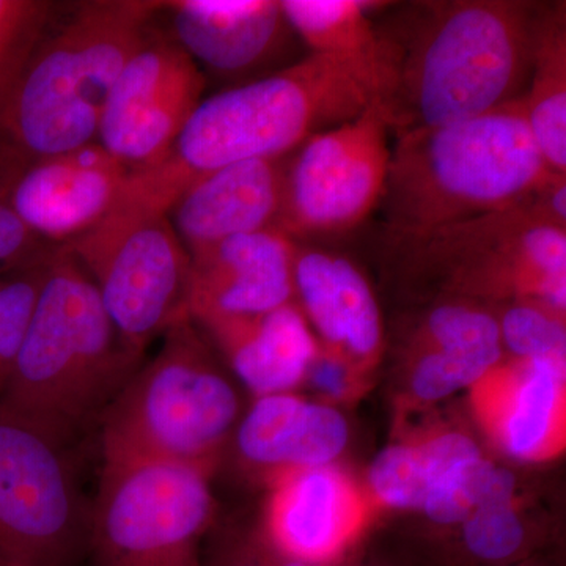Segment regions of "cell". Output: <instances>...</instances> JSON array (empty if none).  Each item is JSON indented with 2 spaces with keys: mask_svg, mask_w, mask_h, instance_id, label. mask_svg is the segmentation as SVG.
I'll return each mask as SVG.
<instances>
[{
  "mask_svg": "<svg viewBox=\"0 0 566 566\" xmlns=\"http://www.w3.org/2000/svg\"><path fill=\"white\" fill-rule=\"evenodd\" d=\"M538 9L527 0H417L375 21L390 133L468 120L523 96Z\"/></svg>",
  "mask_w": 566,
  "mask_h": 566,
  "instance_id": "1",
  "label": "cell"
},
{
  "mask_svg": "<svg viewBox=\"0 0 566 566\" xmlns=\"http://www.w3.org/2000/svg\"><path fill=\"white\" fill-rule=\"evenodd\" d=\"M378 84L353 63L307 57L200 102L172 150L142 181L172 207L197 178L230 164L292 155L305 140L363 114Z\"/></svg>",
  "mask_w": 566,
  "mask_h": 566,
  "instance_id": "2",
  "label": "cell"
},
{
  "mask_svg": "<svg viewBox=\"0 0 566 566\" xmlns=\"http://www.w3.org/2000/svg\"><path fill=\"white\" fill-rule=\"evenodd\" d=\"M395 137L381 200L389 244L516 207L551 174L521 96Z\"/></svg>",
  "mask_w": 566,
  "mask_h": 566,
  "instance_id": "3",
  "label": "cell"
},
{
  "mask_svg": "<svg viewBox=\"0 0 566 566\" xmlns=\"http://www.w3.org/2000/svg\"><path fill=\"white\" fill-rule=\"evenodd\" d=\"M142 363L144 354L123 342L92 279L59 245L0 406L69 449L98 423Z\"/></svg>",
  "mask_w": 566,
  "mask_h": 566,
  "instance_id": "4",
  "label": "cell"
},
{
  "mask_svg": "<svg viewBox=\"0 0 566 566\" xmlns=\"http://www.w3.org/2000/svg\"><path fill=\"white\" fill-rule=\"evenodd\" d=\"M161 2L92 0L41 36L0 107V147L24 161L96 142L112 88Z\"/></svg>",
  "mask_w": 566,
  "mask_h": 566,
  "instance_id": "5",
  "label": "cell"
},
{
  "mask_svg": "<svg viewBox=\"0 0 566 566\" xmlns=\"http://www.w3.org/2000/svg\"><path fill=\"white\" fill-rule=\"evenodd\" d=\"M240 411L232 381L186 319L163 335L156 356L99 417L103 461H167L210 474Z\"/></svg>",
  "mask_w": 566,
  "mask_h": 566,
  "instance_id": "6",
  "label": "cell"
},
{
  "mask_svg": "<svg viewBox=\"0 0 566 566\" xmlns=\"http://www.w3.org/2000/svg\"><path fill=\"white\" fill-rule=\"evenodd\" d=\"M62 248L92 279L115 329L134 352L144 354L156 337L191 319V255L169 210L133 180L98 226Z\"/></svg>",
  "mask_w": 566,
  "mask_h": 566,
  "instance_id": "7",
  "label": "cell"
},
{
  "mask_svg": "<svg viewBox=\"0 0 566 566\" xmlns=\"http://www.w3.org/2000/svg\"><path fill=\"white\" fill-rule=\"evenodd\" d=\"M389 248L409 273L446 292L535 301L565 315L566 229L539 219L526 200Z\"/></svg>",
  "mask_w": 566,
  "mask_h": 566,
  "instance_id": "8",
  "label": "cell"
},
{
  "mask_svg": "<svg viewBox=\"0 0 566 566\" xmlns=\"http://www.w3.org/2000/svg\"><path fill=\"white\" fill-rule=\"evenodd\" d=\"M208 475L167 461H103L88 531L95 566H205L199 545L214 516Z\"/></svg>",
  "mask_w": 566,
  "mask_h": 566,
  "instance_id": "9",
  "label": "cell"
},
{
  "mask_svg": "<svg viewBox=\"0 0 566 566\" xmlns=\"http://www.w3.org/2000/svg\"><path fill=\"white\" fill-rule=\"evenodd\" d=\"M91 506L66 447L0 406V560L73 565L88 549Z\"/></svg>",
  "mask_w": 566,
  "mask_h": 566,
  "instance_id": "10",
  "label": "cell"
},
{
  "mask_svg": "<svg viewBox=\"0 0 566 566\" xmlns=\"http://www.w3.org/2000/svg\"><path fill=\"white\" fill-rule=\"evenodd\" d=\"M389 134L386 112L375 99L353 120L305 140L286 161L275 229L296 241L359 227L385 196Z\"/></svg>",
  "mask_w": 566,
  "mask_h": 566,
  "instance_id": "11",
  "label": "cell"
},
{
  "mask_svg": "<svg viewBox=\"0 0 566 566\" xmlns=\"http://www.w3.org/2000/svg\"><path fill=\"white\" fill-rule=\"evenodd\" d=\"M205 87L202 70L172 39L148 33L112 88L96 144L132 172L159 166Z\"/></svg>",
  "mask_w": 566,
  "mask_h": 566,
  "instance_id": "12",
  "label": "cell"
},
{
  "mask_svg": "<svg viewBox=\"0 0 566 566\" xmlns=\"http://www.w3.org/2000/svg\"><path fill=\"white\" fill-rule=\"evenodd\" d=\"M132 174L92 142L22 166L7 203L41 240L69 244L120 203Z\"/></svg>",
  "mask_w": 566,
  "mask_h": 566,
  "instance_id": "13",
  "label": "cell"
},
{
  "mask_svg": "<svg viewBox=\"0 0 566 566\" xmlns=\"http://www.w3.org/2000/svg\"><path fill=\"white\" fill-rule=\"evenodd\" d=\"M494 464L461 433L419 446H394L371 463V490L394 509L423 512L436 524H461L482 499Z\"/></svg>",
  "mask_w": 566,
  "mask_h": 566,
  "instance_id": "14",
  "label": "cell"
},
{
  "mask_svg": "<svg viewBox=\"0 0 566 566\" xmlns=\"http://www.w3.org/2000/svg\"><path fill=\"white\" fill-rule=\"evenodd\" d=\"M172 40L197 65L241 77L277 62L294 35L281 0L161 2Z\"/></svg>",
  "mask_w": 566,
  "mask_h": 566,
  "instance_id": "15",
  "label": "cell"
},
{
  "mask_svg": "<svg viewBox=\"0 0 566 566\" xmlns=\"http://www.w3.org/2000/svg\"><path fill=\"white\" fill-rule=\"evenodd\" d=\"M296 241L271 227L189 252L191 308L260 315L292 303Z\"/></svg>",
  "mask_w": 566,
  "mask_h": 566,
  "instance_id": "16",
  "label": "cell"
},
{
  "mask_svg": "<svg viewBox=\"0 0 566 566\" xmlns=\"http://www.w3.org/2000/svg\"><path fill=\"white\" fill-rule=\"evenodd\" d=\"M289 156L230 164L189 185L169 210L188 252L275 227Z\"/></svg>",
  "mask_w": 566,
  "mask_h": 566,
  "instance_id": "17",
  "label": "cell"
},
{
  "mask_svg": "<svg viewBox=\"0 0 566 566\" xmlns=\"http://www.w3.org/2000/svg\"><path fill=\"white\" fill-rule=\"evenodd\" d=\"M191 319L212 335L240 381L259 398L289 392L316 359L314 335L293 303L260 315L193 308Z\"/></svg>",
  "mask_w": 566,
  "mask_h": 566,
  "instance_id": "18",
  "label": "cell"
},
{
  "mask_svg": "<svg viewBox=\"0 0 566 566\" xmlns=\"http://www.w3.org/2000/svg\"><path fill=\"white\" fill-rule=\"evenodd\" d=\"M294 296L307 322L337 352L370 360L382 344V319L370 283L344 255L296 244Z\"/></svg>",
  "mask_w": 566,
  "mask_h": 566,
  "instance_id": "19",
  "label": "cell"
},
{
  "mask_svg": "<svg viewBox=\"0 0 566 566\" xmlns=\"http://www.w3.org/2000/svg\"><path fill=\"white\" fill-rule=\"evenodd\" d=\"M234 442L241 460L262 469H314L344 452L348 423L331 406L290 394L256 398L238 423Z\"/></svg>",
  "mask_w": 566,
  "mask_h": 566,
  "instance_id": "20",
  "label": "cell"
},
{
  "mask_svg": "<svg viewBox=\"0 0 566 566\" xmlns=\"http://www.w3.org/2000/svg\"><path fill=\"white\" fill-rule=\"evenodd\" d=\"M422 342L411 387L424 401L475 385L493 370L504 349L493 312L465 301L434 305L424 318Z\"/></svg>",
  "mask_w": 566,
  "mask_h": 566,
  "instance_id": "21",
  "label": "cell"
},
{
  "mask_svg": "<svg viewBox=\"0 0 566 566\" xmlns=\"http://www.w3.org/2000/svg\"><path fill=\"white\" fill-rule=\"evenodd\" d=\"M353 532L344 480L323 465L303 469L279 486L266 543L282 556L323 566L344 553Z\"/></svg>",
  "mask_w": 566,
  "mask_h": 566,
  "instance_id": "22",
  "label": "cell"
},
{
  "mask_svg": "<svg viewBox=\"0 0 566 566\" xmlns=\"http://www.w3.org/2000/svg\"><path fill=\"white\" fill-rule=\"evenodd\" d=\"M528 128L551 172L566 174V3H539L527 87Z\"/></svg>",
  "mask_w": 566,
  "mask_h": 566,
  "instance_id": "23",
  "label": "cell"
},
{
  "mask_svg": "<svg viewBox=\"0 0 566 566\" xmlns=\"http://www.w3.org/2000/svg\"><path fill=\"white\" fill-rule=\"evenodd\" d=\"M281 6L294 35L308 48V54L340 59L359 66L374 77L381 95L382 48L371 11L382 9L386 3L281 0Z\"/></svg>",
  "mask_w": 566,
  "mask_h": 566,
  "instance_id": "24",
  "label": "cell"
},
{
  "mask_svg": "<svg viewBox=\"0 0 566 566\" xmlns=\"http://www.w3.org/2000/svg\"><path fill=\"white\" fill-rule=\"evenodd\" d=\"M515 479L495 465L479 505L463 521L461 539L471 560L485 566L515 565L527 549L528 535L513 506Z\"/></svg>",
  "mask_w": 566,
  "mask_h": 566,
  "instance_id": "25",
  "label": "cell"
},
{
  "mask_svg": "<svg viewBox=\"0 0 566 566\" xmlns=\"http://www.w3.org/2000/svg\"><path fill=\"white\" fill-rule=\"evenodd\" d=\"M565 365L524 360L510 412L504 423V444L517 460H532L545 449L560 401Z\"/></svg>",
  "mask_w": 566,
  "mask_h": 566,
  "instance_id": "26",
  "label": "cell"
},
{
  "mask_svg": "<svg viewBox=\"0 0 566 566\" xmlns=\"http://www.w3.org/2000/svg\"><path fill=\"white\" fill-rule=\"evenodd\" d=\"M502 348L521 360L566 364L564 315L535 301H513L497 318Z\"/></svg>",
  "mask_w": 566,
  "mask_h": 566,
  "instance_id": "27",
  "label": "cell"
},
{
  "mask_svg": "<svg viewBox=\"0 0 566 566\" xmlns=\"http://www.w3.org/2000/svg\"><path fill=\"white\" fill-rule=\"evenodd\" d=\"M51 255L0 279V397L9 385L28 335Z\"/></svg>",
  "mask_w": 566,
  "mask_h": 566,
  "instance_id": "28",
  "label": "cell"
},
{
  "mask_svg": "<svg viewBox=\"0 0 566 566\" xmlns=\"http://www.w3.org/2000/svg\"><path fill=\"white\" fill-rule=\"evenodd\" d=\"M57 248L36 237L9 203H0V274L39 263Z\"/></svg>",
  "mask_w": 566,
  "mask_h": 566,
  "instance_id": "29",
  "label": "cell"
},
{
  "mask_svg": "<svg viewBox=\"0 0 566 566\" xmlns=\"http://www.w3.org/2000/svg\"><path fill=\"white\" fill-rule=\"evenodd\" d=\"M526 203L543 221L566 229V174L547 175Z\"/></svg>",
  "mask_w": 566,
  "mask_h": 566,
  "instance_id": "30",
  "label": "cell"
},
{
  "mask_svg": "<svg viewBox=\"0 0 566 566\" xmlns=\"http://www.w3.org/2000/svg\"><path fill=\"white\" fill-rule=\"evenodd\" d=\"M211 566H311L279 554L268 543H237L223 547Z\"/></svg>",
  "mask_w": 566,
  "mask_h": 566,
  "instance_id": "31",
  "label": "cell"
},
{
  "mask_svg": "<svg viewBox=\"0 0 566 566\" xmlns=\"http://www.w3.org/2000/svg\"><path fill=\"white\" fill-rule=\"evenodd\" d=\"M308 374L315 387L331 397H342L348 389V370L346 364L338 357H324L314 360Z\"/></svg>",
  "mask_w": 566,
  "mask_h": 566,
  "instance_id": "32",
  "label": "cell"
},
{
  "mask_svg": "<svg viewBox=\"0 0 566 566\" xmlns=\"http://www.w3.org/2000/svg\"><path fill=\"white\" fill-rule=\"evenodd\" d=\"M28 61L10 57V55L0 54V107L3 99L9 95L11 85L17 81L18 74Z\"/></svg>",
  "mask_w": 566,
  "mask_h": 566,
  "instance_id": "33",
  "label": "cell"
},
{
  "mask_svg": "<svg viewBox=\"0 0 566 566\" xmlns=\"http://www.w3.org/2000/svg\"><path fill=\"white\" fill-rule=\"evenodd\" d=\"M0 566H21V565L10 564V562L0 560Z\"/></svg>",
  "mask_w": 566,
  "mask_h": 566,
  "instance_id": "34",
  "label": "cell"
},
{
  "mask_svg": "<svg viewBox=\"0 0 566 566\" xmlns=\"http://www.w3.org/2000/svg\"><path fill=\"white\" fill-rule=\"evenodd\" d=\"M506 566H528V565L515 564V565H506Z\"/></svg>",
  "mask_w": 566,
  "mask_h": 566,
  "instance_id": "35",
  "label": "cell"
},
{
  "mask_svg": "<svg viewBox=\"0 0 566 566\" xmlns=\"http://www.w3.org/2000/svg\"><path fill=\"white\" fill-rule=\"evenodd\" d=\"M0 279H2V275H0Z\"/></svg>",
  "mask_w": 566,
  "mask_h": 566,
  "instance_id": "36",
  "label": "cell"
}]
</instances>
